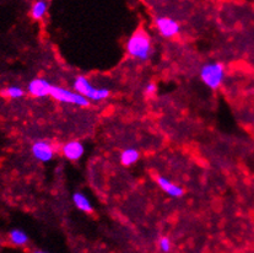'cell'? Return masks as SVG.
<instances>
[{"mask_svg":"<svg viewBox=\"0 0 254 253\" xmlns=\"http://www.w3.org/2000/svg\"><path fill=\"white\" fill-rule=\"evenodd\" d=\"M52 86H53V84L49 82L48 80L37 77V79H33L28 82L27 91L33 97H47L51 94Z\"/></svg>","mask_w":254,"mask_h":253,"instance_id":"52a82bcc","label":"cell"},{"mask_svg":"<svg viewBox=\"0 0 254 253\" xmlns=\"http://www.w3.org/2000/svg\"><path fill=\"white\" fill-rule=\"evenodd\" d=\"M72 202H74L75 206H76L77 209H80V210L84 211V213H89V214L92 213L93 210L92 204L84 193L81 192L74 193V194H72Z\"/></svg>","mask_w":254,"mask_h":253,"instance_id":"30bf717a","label":"cell"},{"mask_svg":"<svg viewBox=\"0 0 254 253\" xmlns=\"http://www.w3.org/2000/svg\"><path fill=\"white\" fill-rule=\"evenodd\" d=\"M74 91L84 96L89 101H102L111 95L110 90L106 87H96L90 82L87 77L79 75L74 80Z\"/></svg>","mask_w":254,"mask_h":253,"instance_id":"7a4b0ae2","label":"cell"},{"mask_svg":"<svg viewBox=\"0 0 254 253\" xmlns=\"http://www.w3.org/2000/svg\"><path fill=\"white\" fill-rule=\"evenodd\" d=\"M49 96L59 102L71 103V105L80 106V107H87V106L90 105L89 100H86L84 96L77 94V92L71 91V90L65 89V87L57 86V85H53V86H52Z\"/></svg>","mask_w":254,"mask_h":253,"instance_id":"277c9868","label":"cell"},{"mask_svg":"<svg viewBox=\"0 0 254 253\" xmlns=\"http://www.w3.org/2000/svg\"><path fill=\"white\" fill-rule=\"evenodd\" d=\"M155 91H156V85L152 84V82L147 84L146 87H145V94L146 95H152Z\"/></svg>","mask_w":254,"mask_h":253,"instance_id":"2e32d148","label":"cell"},{"mask_svg":"<svg viewBox=\"0 0 254 253\" xmlns=\"http://www.w3.org/2000/svg\"><path fill=\"white\" fill-rule=\"evenodd\" d=\"M157 185H159V187L161 188L162 190H165L168 195H171V197L178 198L183 195L182 188H181L180 186L176 185V183H173L172 181L168 180V178L162 176L157 177Z\"/></svg>","mask_w":254,"mask_h":253,"instance_id":"9c48e42d","label":"cell"},{"mask_svg":"<svg viewBox=\"0 0 254 253\" xmlns=\"http://www.w3.org/2000/svg\"><path fill=\"white\" fill-rule=\"evenodd\" d=\"M155 26H156L157 31L160 32V35H162L163 37L171 38L173 36L178 35L181 27L176 20H173L172 17L168 16H159L155 20Z\"/></svg>","mask_w":254,"mask_h":253,"instance_id":"5b68a950","label":"cell"},{"mask_svg":"<svg viewBox=\"0 0 254 253\" xmlns=\"http://www.w3.org/2000/svg\"><path fill=\"white\" fill-rule=\"evenodd\" d=\"M127 52L133 58L146 61L152 52L151 38L144 30H138L129 37L127 42Z\"/></svg>","mask_w":254,"mask_h":253,"instance_id":"6da1fadb","label":"cell"},{"mask_svg":"<svg viewBox=\"0 0 254 253\" xmlns=\"http://www.w3.org/2000/svg\"><path fill=\"white\" fill-rule=\"evenodd\" d=\"M47 10H48V4L47 1L40 0V1H36L32 5V9H31V16L35 20H41L45 17Z\"/></svg>","mask_w":254,"mask_h":253,"instance_id":"4fadbf2b","label":"cell"},{"mask_svg":"<svg viewBox=\"0 0 254 253\" xmlns=\"http://www.w3.org/2000/svg\"><path fill=\"white\" fill-rule=\"evenodd\" d=\"M200 79L210 89L221 86L225 79V68L221 63H209L201 68Z\"/></svg>","mask_w":254,"mask_h":253,"instance_id":"3957f363","label":"cell"},{"mask_svg":"<svg viewBox=\"0 0 254 253\" xmlns=\"http://www.w3.org/2000/svg\"><path fill=\"white\" fill-rule=\"evenodd\" d=\"M63 155L70 161H77L82 157L85 152V148L80 141L77 140H70L66 144H64L63 149Z\"/></svg>","mask_w":254,"mask_h":253,"instance_id":"ba28073f","label":"cell"},{"mask_svg":"<svg viewBox=\"0 0 254 253\" xmlns=\"http://www.w3.org/2000/svg\"><path fill=\"white\" fill-rule=\"evenodd\" d=\"M2 95L10 99H21L23 96V90L19 86H9L2 91Z\"/></svg>","mask_w":254,"mask_h":253,"instance_id":"5bb4252c","label":"cell"},{"mask_svg":"<svg viewBox=\"0 0 254 253\" xmlns=\"http://www.w3.org/2000/svg\"><path fill=\"white\" fill-rule=\"evenodd\" d=\"M33 253H47V252H43V251H36V252H33Z\"/></svg>","mask_w":254,"mask_h":253,"instance_id":"e0dca14e","label":"cell"},{"mask_svg":"<svg viewBox=\"0 0 254 253\" xmlns=\"http://www.w3.org/2000/svg\"><path fill=\"white\" fill-rule=\"evenodd\" d=\"M31 151H32L33 157L41 162L51 161L54 157V154H56L53 145H52V143H49L48 140L36 141L32 145Z\"/></svg>","mask_w":254,"mask_h":253,"instance_id":"8992f818","label":"cell"},{"mask_svg":"<svg viewBox=\"0 0 254 253\" xmlns=\"http://www.w3.org/2000/svg\"><path fill=\"white\" fill-rule=\"evenodd\" d=\"M9 237H10V241H11L14 245H16V246H25V245L28 242L27 234H26L23 230H20V229L11 230L9 234Z\"/></svg>","mask_w":254,"mask_h":253,"instance_id":"7c38bea8","label":"cell"},{"mask_svg":"<svg viewBox=\"0 0 254 253\" xmlns=\"http://www.w3.org/2000/svg\"><path fill=\"white\" fill-rule=\"evenodd\" d=\"M139 151L135 149H126L121 154V162L124 166H131L139 160Z\"/></svg>","mask_w":254,"mask_h":253,"instance_id":"8fae6325","label":"cell"},{"mask_svg":"<svg viewBox=\"0 0 254 253\" xmlns=\"http://www.w3.org/2000/svg\"><path fill=\"white\" fill-rule=\"evenodd\" d=\"M159 247L162 252H170L172 244H171L168 237H161V239L159 240Z\"/></svg>","mask_w":254,"mask_h":253,"instance_id":"9a60e30c","label":"cell"}]
</instances>
